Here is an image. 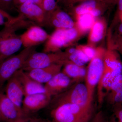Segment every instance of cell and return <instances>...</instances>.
I'll return each instance as SVG.
<instances>
[{
    "label": "cell",
    "instance_id": "cell-16",
    "mask_svg": "<svg viewBox=\"0 0 122 122\" xmlns=\"http://www.w3.org/2000/svg\"><path fill=\"white\" fill-rule=\"evenodd\" d=\"M7 81L5 95L17 106L22 108L24 93L20 81L15 74Z\"/></svg>",
    "mask_w": 122,
    "mask_h": 122
},
{
    "label": "cell",
    "instance_id": "cell-20",
    "mask_svg": "<svg viewBox=\"0 0 122 122\" xmlns=\"http://www.w3.org/2000/svg\"><path fill=\"white\" fill-rule=\"evenodd\" d=\"M107 100L112 106L122 104V75L118 76L112 83L107 95Z\"/></svg>",
    "mask_w": 122,
    "mask_h": 122
},
{
    "label": "cell",
    "instance_id": "cell-22",
    "mask_svg": "<svg viewBox=\"0 0 122 122\" xmlns=\"http://www.w3.org/2000/svg\"><path fill=\"white\" fill-rule=\"evenodd\" d=\"M97 18L90 14L79 15L75 18V26L84 35L90 31Z\"/></svg>",
    "mask_w": 122,
    "mask_h": 122
},
{
    "label": "cell",
    "instance_id": "cell-8",
    "mask_svg": "<svg viewBox=\"0 0 122 122\" xmlns=\"http://www.w3.org/2000/svg\"><path fill=\"white\" fill-rule=\"evenodd\" d=\"M109 7L103 0H89L75 6L69 11L75 18L85 14H90L97 18L102 15Z\"/></svg>",
    "mask_w": 122,
    "mask_h": 122
},
{
    "label": "cell",
    "instance_id": "cell-23",
    "mask_svg": "<svg viewBox=\"0 0 122 122\" xmlns=\"http://www.w3.org/2000/svg\"><path fill=\"white\" fill-rule=\"evenodd\" d=\"M113 106V115L107 121L108 122H122V104H116Z\"/></svg>",
    "mask_w": 122,
    "mask_h": 122
},
{
    "label": "cell",
    "instance_id": "cell-27",
    "mask_svg": "<svg viewBox=\"0 0 122 122\" xmlns=\"http://www.w3.org/2000/svg\"><path fill=\"white\" fill-rule=\"evenodd\" d=\"M89 0H57L58 5H60L69 11L77 3L85 2Z\"/></svg>",
    "mask_w": 122,
    "mask_h": 122
},
{
    "label": "cell",
    "instance_id": "cell-3",
    "mask_svg": "<svg viewBox=\"0 0 122 122\" xmlns=\"http://www.w3.org/2000/svg\"><path fill=\"white\" fill-rule=\"evenodd\" d=\"M84 35L76 26L71 29H57L46 42L45 53H54L68 47Z\"/></svg>",
    "mask_w": 122,
    "mask_h": 122
},
{
    "label": "cell",
    "instance_id": "cell-2",
    "mask_svg": "<svg viewBox=\"0 0 122 122\" xmlns=\"http://www.w3.org/2000/svg\"><path fill=\"white\" fill-rule=\"evenodd\" d=\"M106 49L102 47L96 48L94 56L90 61L87 68L85 85L88 92L89 105L92 106L95 88L97 86L104 69V55Z\"/></svg>",
    "mask_w": 122,
    "mask_h": 122
},
{
    "label": "cell",
    "instance_id": "cell-41",
    "mask_svg": "<svg viewBox=\"0 0 122 122\" xmlns=\"http://www.w3.org/2000/svg\"><path fill=\"white\" fill-rule=\"evenodd\" d=\"M121 22L122 23V20H121Z\"/></svg>",
    "mask_w": 122,
    "mask_h": 122
},
{
    "label": "cell",
    "instance_id": "cell-21",
    "mask_svg": "<svg viewBox=\"0 0 122 122\" xmlns=\"http://www.w3.org/2000/svg\"><path fill=\"white\" fill-rule=\"evenodd\" d=\"M69 61L80 66H84L90 61L83 52L77 48H68L65 51Z\"/></svg>",
    "mask_w": 122,
    "mask_h": 122
},
{
    "label": "cell",
    "instance_id": "cell-32",
    "mask_svg": "<svg viewBox=\"0 0 122 122\" xmlns=\"http://www.w3.org/2000/svg\"><path fill=\"white\" fill-rule=\"evenodd\" d=\"M102 112L100 111L95 115L91 122H106Z\"/></svg>",
    "mask_w": 122,
    "mask_h": 122
},
{
    "label": "cell",
    "instance_id": "cell-18",
    "mask_svg": "<svg viewBox=\"0 0 122 122\" xmlns=\"http://www.w3.org/2000/svg\"><path fill=\"white\" fill-rule=\"evenodd\" d=\"M107 24L105 18H98L90 30L87 40L88 45L95 48V46L102 40L106 32Z\"/></svg>",
    "mask_w": 122,
    "mask_h": 122
},
{
    "label": "cell",
    "instance_id": "cell-35",
    "mask_svg": "<svg viewBox=\"0 0 122 122\" xmlns=\"http://www.w3.org/2000/svg\"><path fill=\"white\" fill-rule=\"evenodd\" d=\"M4 90L3 89V88H2V89L0 90V122H2V116H1L0 110V100L1 98L2 95L4 93Z\"/></svg>",
    "mask_w": 122,
    "mask_h": 122
},
{
    "label": "cell",
    "instance_id": "cell-36",
    "mask_svg": "<svg viewBox=\"0 0 122 122\" xmlns=\"http://www.w3.org/2000/svg\"><path fill=\"white\" fill-rule=\"evenodd\" d=\"M27 0H16V5L17 7L20 5L23 4L24 2H25Z\"/></svg>",
    "mask_w": 122,
    "mask_h": 122
},
{
    "label": "cell",
    "instance_id": "cell-24",
    "mask_svg": "<svg viewBox=\"0 0 122 122\" xmlns=\"http://www.w3.org/2000/svg\"><path fill=\"white\" fill-rule=\"evenodd\" d=\"M58 7L56 0H44L43 8L48 17Z\"/></svg>",
    "mask_w": 122,
    "mask_h": 122
},
{
    "label": "cell",
    "instance_id": "cell-15",
    "mask_svg": "<svg viewBox=\"0 0 122 122\" xmlns=\"http://www.w3.org/2000/svg\"><path fill=\"white\" fill-rule=\"evenodd\" d=\"M74 22L70 15L59 7L51 14L48 17V26L55 29H71L75 26Z\"/></svg>",
    "mask_w": 122,
    "mask_h": 122
},
{
    "label": "cell",
    "instance_id": "cell-11",
    "mask_svg": "<svg viewBox=\"0 0 122 122\" xmlns=\"http://www.w3.org/2000/svg\"><path fill=\"white\" fill-rule=\"evenodd\" d=\"M50 35L41 26L32 25L20 35L22 46L25 48L35 47L48 40Z\"/></svg>",
    "mask_w": 122,
    "mask_h": 122
},
{
    "label": "cell",
    "instance_id": "cell-31",
    "mask_svg": "<svg viewBox=\"0 0 122 122\" xmlns=\"http://www.w3.org/2000/svg\"><path fill=\"white\" fill-rule=\"evenodd\" d=\"M42 120L41 119L32 117L30 115L26 116L14 121L9 122H42Z\"/></svg>",
    "mask_w": 122,
    "mask_h": 122
},
{
    "label": "cell",
    "instance_id": "cell-14",
    "mask_svg": "<svg viewBox=\"0 0 122 122\" xmlns=\"http://www.w3.org/2000/svg\"><path fill=\"white\" fill-rule=\"evenodd\" d=\"M63 64L56 63L45 68H38L25 71L27 74L36 81L46 83L61 72Z\"/></svg>",
    "mask_w": 122,
    "mask_h": 122
},
{
    "label": "cell",
    "instance_id": "cell-26",
    "mask_svg": "<svg viewBox=\"0 0 122 122\" xmlns=\"http://www.w3.org/2000/svg\"><path fill=\"white\" fill-rule=\"evenodd\" d=\"M76 47L81 51L89 58L90 61L93 58L95 55L96 48L92 47L87 45H79Z\"/></svg>",
    "mask_w": 122,
    "mask_h": 122
},
{
    "label": "cell",
    "instance_id": "cell-6",
    "mask_svg": "<svg viewBox=\"0 0 122 122\" xmlns=\"http://www.w3.org/2000/svg\"><path fill=\"white\" fill-rule=\"evenodd\" d=\"M67 61L65 51H60L56 52L46 53L35 51L29 56L21 69L28 71L47 67L56 63H62L64 65Z\"/></svg>",
    "mask_w": 122,
    "mask_h": 122
},
{
    "label": "cell",
    "instance_id": "cell-38",
    "mask_svg": "<svg viewBox=\"0 0 122 122\" xmlns=\"http://www.w3.org/2000/svg\"><path fill=\"white\" fill-rule=\"evenodd\" d=\"M42 122H46V121H44V120H42Z\"/></svg>",
    "mask_w": 122,
    "mask_h": 122
},
{
    "label": "cell",
    "instance_id": "cell-25",
    "mask_svg": "<svg viewBox=\"0 0 122 122\" xmlns=\"http://www.w3.org/2000/svg\"><path fill=\"white\" fill-rule=\"evenodd\" d=\"M110 47L118 51L122 55V35L120 34L114 35Z\"/></svg>",
    "mask_w": 122,
    "mask_h": 122
},
{
    "label": "cell",
    "instance_id": "cell-30",
    "mask_svg": "<svg viewBox=\"0 0 122 122\" xmlns=\"http://www.w3.org/2000/svg\"><path fill=\"white\" fill-rule=\"evenodd\" d=\"M16 17H13L9 14L7 12L0 9V25H5V18L7 19L8 21H12L15 20Z\"/></svg>",
    "mask_w": 122,
    "mask_h": 122
},
{
    "label": "cell",
    "instance_id": "cell-33",
    "mask_svg": "<svg viewBox=\"0 0 122 122\" xmlns=\"http://www.w3.org/2000/svg\"><path fill=\"white\" fill-rule=\"evenodd\" d=\"M103 0L110 6L116 4L118 0Z\"/></svg>",
    "mask_w": 122,
    "mask_h": 122
},
{
    "label": "cell",
    "instance_id": "cell-28",
    "mask_svg": "<svg viewBox=\"0 0 122 122\" xmlns=\"http://www.w3.org/2000/svg\"><path fill=\"white\" fill-rule=\"evenodd\" d=\"M16 8V0H0V9L5 11H10Z\"/></svg>",
    "mask_w": 122,
    "mask_h": 122
},
{
    "label": "cell",
    "instance_id": "cell-29",
    "mask_svg": "<svg viewBox=\"0 0 122 122\" xmlns=\"http://www.w3.org/2000/svg\"><path fill=\"white\" fill-rule=\"evenodd\" d=\"M117 8L116 13L113 22L112 24V27H113L118 24L120 21L122 17V0H118L117 2Z\"/></svg>",
    "mask_w": 122,
    "mask_h": 122
},
{
    "label": "cell",
    "instance_id": "cell-13",
    "mask_svg": "<svg viewBox=\"0 0 122 122\" xmlns=\"http://www.w3.org/2000/svg\"><path fill=\"white\" fill-rule=\"evenodd\" d=\"M0 110L2 122H12L28 115L25 113L22 108L17 106L4 93L1 98Z\"/></svg>",
    "mask_w": 122,
    "mask_h": 122
},
{
    "label": "cell",
    "instance_id": "cell-7",
    "mask_svg": "<svg viewBox=\"0 0 122 122\" xmlns=\"http://www.w3.org/2000/svg\"><path fill=\"white\" fill-rule=\"evenodd\" d=\"M17 8L20 14L30 21L40 26H48V16L46 13L44 9L31 0H27Z\"/></svg>",
    "mask_w": 122,
    "mask_h": 122
},
{
    "label": "cell",
    "instance_id": "cell-19",
    "mask_svg": "<svg viewBox=\"0 0 122 122\" xmlns=\"http://www.w3.org/2000/svg\"><path fill=\"white\" fill-rule=\"evenodd\" d=\"M61 71L72 79L75 83L81 82L85 80L87 68L85 66H80L68 61L64 64Z\"/></svg>",
    "mask_w": 122,
    "mask_h": 122
},
{
    "label": "cell",
    "instance_id": "cell-9",
    "mask_svg": "<svg viewBox=\"0 0 122 122\" xmlns=\"http://www.w3.org/2000/svg\"><path fill=\"white\" fill-rule=\"evenodd\" d=\"M15 32L3 33L0 41V63L17 52L22 46L20 35Z\"/></svg>",
    "mask_w": 122,
    "mask_h": 122
},
{
    "label": "cell",
    "instance_id": "cell-17",
    "mask_svg": "<svg viewBox=\"0 0 122 122\" xmlns=\"http://www.w3.org/2000/svg\"><path fill=\"white\" fill-rule=\"evenodd\" d=\"M15 74L22 85L24 96L37 93H46L44 86L30 78L23 70H19Z\"/></svg>",
    "mask_w": 122,
    "mask_h": 122
},
{
    "label": "cell",
    "instance_id": "cell-10",
    "mask_svg": "<svg viewBox=\"0 0 122 122\" xmlns=\"http://www.w3.org/2000/svg\"><path fill=\"white\" fill-rule=\"evenodd\" d=\"M52 97L46 93H40L25 96L22 108L25 113L30 115L49 106Z\"/></svg>",
    "mask_w": 122,
    "mask_h": 122
},
{
    "label": "cell",
    "instance_id": "cell-34",
    "mask_svg": "<svg viewBox=\"0 0 122 122\" xmlns=\"http://www.w3.org/2000/svg\"><path fill=\"white\" fill-rule=\"evenodd\" d=\"M34 3L36 4L43 8V5H44V0H31Z\"/></svg>",
    "mask_w": 122,
    "mask_h": 122
},
{
    "label": "cell",
    "instance_id": "cell-4",
    "mask_svg": "<svg viewBox=\"0 0 122 122\" xmlns=\"http://www.w3.org/2000/svg\"><path fill=\"white\" fill-rule=\"evenodd\" d=\"M65 103H72L92 108L88 102V92L85 84L74 83L61 93L54 96L49 106L53 109Z\"/></svg>",
    "mask_w": 122,
    "mask_h": 122
},
{
    "label": "cell",
    "instance_id": "cell-12",
    "mask_svg": "<svg viewBox=\"0 0 122 122\" xmlns=\"http://www.w3.org/2000/svg\"><path fill=\"white\" fill-rule=\"evenodd\" d=\"M75 83L72 79L61 72L45 83L44 87L46 93L52 97L65 91Z\"/></svg>",
    "mask_w": 122,
    "mask_h": 122
},
{
    "label": "cell",
    "instance_id": "cell-5",
    "mask_svg": "<svg viewBox=\"0 0 122 122\" xmlns=\"http://www.w3.org/2000/svg\"><path fill=\"white\" fill-rule=\"evenodd\" d=\"M35 47L25 48L19 54L9 57L0 63V86L3 87L7 81L17 71L21 69Z\"/></svg>",
    "mask_w": 122,
    "mask_h": 122
},
{
    "label": "cell",
    "instance_id": "cell-1",
    "mask_svg": "<svg viewBox=\"0 0 122 122\" xmlns=\"http://www.w3.org/2000/svg\"><path fill=\"white\" fill-rule=\"evenodd\" d=\"M92 113V108L65 103L52 109L51 115L52 122H88Z\"/></svg>",
    "mask_w": 122,
    "mask_h": 122
},
{
    "label": "cell",
    "instance_id": "cell-37",
    "mask_svg": "<svg viewBox=\"0 0 122 122\" xmlns=\"http://www.w3.org/2000/svg\"><path fill=\"white\" fill-rule=\"evenodd\" d=\"M118 31L119 34L122 35V23H121L118 27Z\"/></svg>",
    "mask_w": 122,
    "mask_h": 122
},
{
    "label": "cell",
    "instance_id": "cell-39",
    "mask_svg": "<svg viewBox=\"0 0 122 122\" xmlns=\"http://www.w3.org/2000/svg\"><path fill=\"white\" fill-rule=\"evenodd\" d=\"M2 87H0V90L1 89H2Z\"/></svg>",
    "mask_w": 122,
    "mask_h": 122
},
{
    "label": "cell",
    "instance_id": "cell-40",
    "mask_svg": "<svg viewBox=\"0 0 122 122\" xmlns=\"http://www.w3.org/2000/svg\"><path fill=\"white\" fill-rule=\"evenodd\" d=\"M1 35H0V40H1Z\"/></svg>",
    "mask_w": 122,
    "mask_h": 122
}]
</instances>
